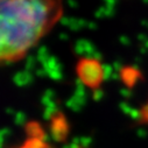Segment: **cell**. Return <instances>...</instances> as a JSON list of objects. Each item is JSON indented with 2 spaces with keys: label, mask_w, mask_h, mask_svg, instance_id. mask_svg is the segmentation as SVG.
<instances>
[{
  "label": "cell",
  "mask_w": 148,
  "mask_h": 148,
  "mask_svg": "<svg viewBox=\"0 0 148 148\" xmlns=\"http://www.w3.org/2000/svg\"><path fill=\"white\" fill-rule=\"evenodd\" d=\"M54 0H0V66L23 60L63 16Z\"/></svg>",
  "instance_id": "1"
}]
</instances>
